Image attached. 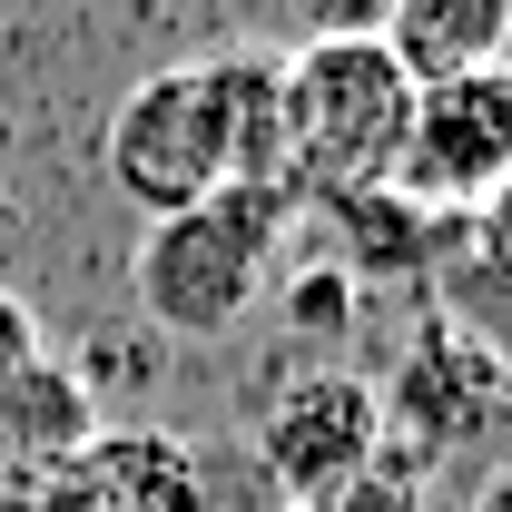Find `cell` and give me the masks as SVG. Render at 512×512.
Segmentation results:
<instances>
[{"label":"cell","mask_w":512,"mask_h":512,"mask_svg":"<svg viewBox=\"0 0 512 512\" xmlns=\"http://www.w3.org/2000/svg\"><path fill=\"white\" fill-rule=\"evenodd\" d=\"M414 128V79L384 60V40H306L286 60V197H355L394 188Z\"/></svg>","instance_id":"7a4b0ae2"},{"label":"cell","mask_w":512,"mask_h":512,"mask_svg":"<svg viewBox=\"0 0 512 512\" xmlns=\"http://www.w3.org/2000/svg\"><path fill=\"white\" fill-rule=\"evenodd\" d=\"M20 512H207V463L158 424H99V444L20 483Z\"/></svg>","instance_id":"52a82bcc"},{"label":"cell","mask_w":512,"mask_h":512,"mask_svg":"<svg viewBox=\"0 0 512 512\" xmlns=\"http://www.w3.org/2000/svg\"><path fill=\"white\" fill-rule=\"evenodd\" d=\"M276 306H286V325H296V345L335 355V345L355 335V306H365V286H355L345 266H296V276L276 286Z\"/></svg>","instance_id":"8fae6325"},{"label":"cell","mask_w":512,"mask_h":512,"mask_svg":"<svg viewBox=\"0 0 512 512\" xmlns=\"http://www.w3.org/2000/svg\"><path fill=\"white\" fill-rule=\"evenodd\" d=\"M276 512H286V503H276Z\"/></svg>","instance_id":"ac0fdd59"},{"label":"cell","mask_w":512,"mask_h":512,"mask_svg":"<svg viewBox=\"0 0 512 512\" xmlns=\"http://www.w3.org/2000/svg\"><path fill=\"white\" fill-rule=\"evenodd\" d=\"M473 276H493V296L512 306V188H493L473 207Z\"/></svg>","instance_id":"5bb4252c"},{"label":"cell","mask_w":512,"mask_h":512,"mask_svg":"<svg viewBox=\"0 0 512 512\" xmlns=\"http://www.w3.org/2000/svg\"><path fill=\"white\" fill-rule=\"evenodd\" d=\"M99 168H109V188H119L138 217H178V207H197V197L237 188V138H227L217 69L188 60V69L138 79L119 109H109Z\"/></svg>","instance_id":"3957f363"},{"label":"cell","mask_w":512,"mask_h":512,"mask_svg":"<svg viewBox=\"0 0 512 512\" xmlns=\"http://www.w3.org/2000/svg\"><path fill=\"white\" fill-rule=\"evenodd\" d=\"M384 10L394 0H286V20L306 40H384Z\"/></svg>","instance_id":"4fadbf2b"},{"label":"cell","mask_w":512,"mask_h":512,"mask_svg":"<svg viewBox=\"0 0 512 512\" xmlns=\"http://www.w3.org/2000/svg\"><path fill=\"white\" fill-rule=\"evenodd\" d=\"M30 355H40V325H30V306H20V296H10V286H0V384L20 375V365H30Z\"/></svg>","instance_id":"9a60e30c"},{"label":"cell","mask_w":512,"mask_h":512,"mask_svg":"<svg viewBox=\"0 0 512 512\" xmlns=\"http://www.w3.org/2000/svg\"><path fill=\"white\" fill-rule=\"evenodd\" d=\"M296 227V197L286 188H217L178 207V217H148L138 256H128V286H138V316L158 335H188L217 345L256 316V296L276 286V247Z\"/></svg>","instance_id":"6da1fadb"},{"label":"cell","mask_w":512,"mask_h":512,"mask_svg":"<svg viewBox=\"0 0 512 512\" xmlns=\"http://www.w3.org/2000/svg\"><path fill=\"white\" fill-rule=\"evenodd\" d=\"M394 188L424 217H473L493 188H512V60L414 89V128H404V168Z\"/></svg>","instance_id":"5b68a950"},{"label":"cell","mask_w":512,"mask_h":512,"mask_svg":"<svg viewBox=\"0 0 512 512\" xmlns=\"http://www.w3.org/2000/svg\"><path fill=\"white\" fill-rule=\"evenodd\" d=\"M375 453H384V394L345 365H306L256 414V463L286 512H335V493H355Z\"/></svg>","instance_id":"277c9868"},{"label":"cell","mask_w":512,"mask_h":512,"mask_svg":"<svg viewBox=\"0 0 512 512\" xmlns=\"http://www.w3.org/2000/svg\"><path fill=\"white\" fill-rule=\"evenodd\" d=\"M384 60L414 89L503 69L512 60V0H394L384 10Z\"/></svg>","instance_id":"9c48e42d"},{"label":"cell","mask_w":512,"mask_h":512,"mask_svg":"<svg viewBox=\"0 0 512 512\" xmlns=\"http://www.w3.org/2000/svg\"><path fill=\"white\" fill-rule=\"evenodd\" d=\"M375 394H384V444H404L414 463L424 453H453V444H483V434H503V414H512L503 355L453 316L424 325L404 345V375L375 384Z\"/></svg>","instance_id":"8992f818"},{"label":"cell","mask_w":512,"mask_h":512,"mask_svg":"<svg viewBox=\"0 0 512 512\" xmlns=\"http://www.w3.org/2000/svg\"><path fill=\"white\" fill-rule=\"evenodd\" d=\"M414 483H424V463H414L404 444H384L375 463H365V483L335 493V512H414Z\"/></svg>","instance_id":"7c38bea8"},{"label":"cell","mask_w":512,"mask_h":512,"mask_svg":"<svg viewBox=\"0 0 512 512\" xmlns=\"http://www.w3.org/2000/svg\"><path fill=\"white\" fill-rule=\"evenodd\" d=\"M325 217H335V237H345V276L365 286V276H424L434 266V227L444 217H424L404 188H355V197H325Z\"/></svg>","instance_id":"30bf717a"},{"label":"cell","mask_w":512,"mask_h":512,"mask_svg":"<svg viewBox=\"0 0 512 512\" xmlns=\"http://www.w3.org/2000/svg\"><path fill=\"white\" fill-rule=\"evenodd\" d=\"M99 444V384L60 365V355H30L20 375L0 384V473L10 483H40Z\"/></svg>","instance_id":"ba28073f"},{"label":"cell","mask_w":512,"mask_h":512,"mask_svg":"<svg viewBox=\"0 0 512 512\" xmlns=\"http://www.w3.org/2000/svg\"><path fill=\"white\" fill-rule=\"evenodd\" d=\"M0 512H20V503H0Z\"/></svg>","instance_id":"e0dca14e"},{"label":"cell","mask_w":512,"mask_h":512,"mask_svg":"<svg viewBox=\"0 0 512 512\" xmlns=\"http://www.w3.org/2000/svg\"><path fill=\"white\" fill-rule=\"evenodd\" d=\"M493 355H503V375H512V345H493Z\"/></svg>","instance_id":"2e32d148"}]
</instances>
